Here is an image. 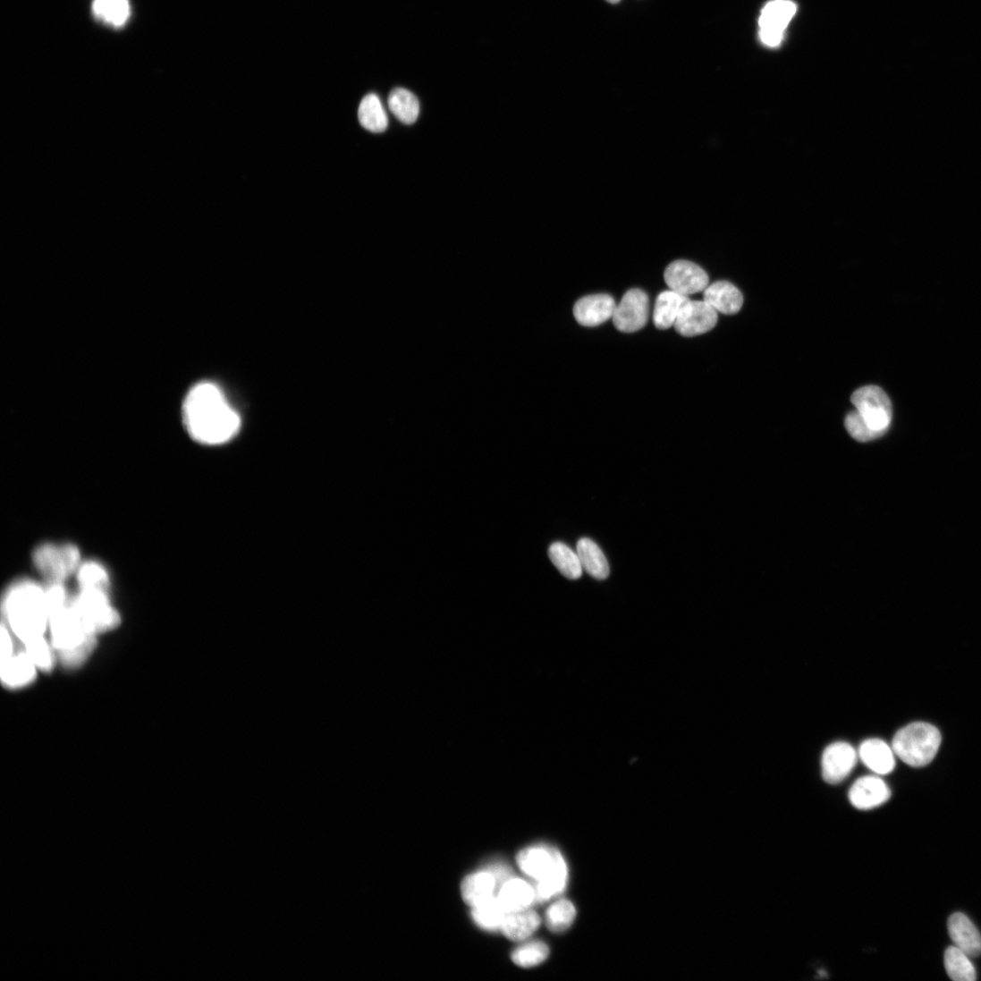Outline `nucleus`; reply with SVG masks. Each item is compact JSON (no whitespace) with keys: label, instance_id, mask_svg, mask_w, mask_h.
<instances>
[{"label":"nucleus","instance_id":"obj_2","mask_svg":"<svg viewBox=\"0 0 981 981\" xmlns=\"http://www.w3.org/2000/svg\"><path fill=\"white\" fill-rule=\"evenodd\" d=\"M45 588L52 646L61 653L66 666H79L95 648L96 636L87 630L75 610L65 584H46Z\"/></svg>","mask_w":981,"mask_h":981},{"label":"nucleus","instance_id":"obj_34","mask_svg":"<svg viewBox=\"0 0 981 981\" xmlns=\"http://www.w3.org/2000/svg\"><path fill=\"white\" fill-rule=\"evenodd\" d=\"M25 646L27 655L38 669L48 672L53 668L55 662L53 651L44 637L29 641Z\"/></svg>","mask_w":981,"mask_h":981},{"label":"nucleus","instance_id":"obj_33","mask_svg":"<svg viewBox=\"0 0 981 981\" xmlns=\"http://www.w3.org/2000/svg\"><path fill=\"white\" fill-rule=\"evenodd\" d=\"M548 946L542 942H530L517 948L512 955V961L519 967L531 968L543 963L549 956Z\"/></svg>","mask_w":981,"mask_h":981},{"label":"nucleus","instance_id":"obj_17","mask_svg":"<svg viewBox=\"0 0 981 981\" xmlns=\"http://www.w3.org/2000/svg\"><path fill=\"white\" fill-rule=\"evenodd\" d=\"M858 757L862 763L879 775L891 774L895 768V753L892 747L880 739L865 740L859 747Z\"/></svg>","mask_w":981,"mask_h":981},{"label":"nucleus","instance_id":"obj_13","mask_svg":"<svg viewBox=\"0 0 981 981\" xmlns=\"http://www.w3.org/2000/svg\"><path fill=\"white\" fill-rule=\"evenodd\" d=\"M858 759L855 748L847 742H835L828 746L822 760L824 779L830 784L844 781L854 769Z\"/></svg>","mask_w":981,"mask_h":981},{"label":"nucleus","instance_id":"obj_4","mask_svg":"<svg viewBox=\"0 0 981 981\" xmlns=\"http://www.w3.org/2000/svg\"><path fill=\"white\" fill-rule=\"evenodd\" d=\"M519 868L535 880L537 901L544 902L560 895L568 881L567 863L559 850L549 846H534L517 855Z\"/></svg>","mask_w":981,"mask_h":981},{"label":"nucleus","instance_id":"obj_27","mask_svg":"<svg viewBox=\"0 0 981 981\" xmlns=\"http://www.w3.org/2000/svg\"><path fill=\"white\" fill-rule=\"evenodd\" d=\"M359 120L361 126L370 132L381 133L386 131L387 114L380 98L376 94H368L361 101Z\"/></svg>","mask_w":981,"mask_h":981},{"label":"nucleus","instance_id":"obj_11","mask_svg":"<svg viewBox=\"0 0 981 981\" xmlns=\"http://www.w3.org/2000/svg\"><path fill=\"white\" fill-rule=\"evenodd\" d=\"M796 11L797 7L791 0H774L768 4L759 21L762 41L769 47L779 46Z\"/></svg>","mask_w":981,"mask_h":981},{"label":"nucleus","instance_id":"obj_32","mask_svg":"<svg viewBox=\"0 0 981 981\" xmlns=\"http://www.w3.org/2000/svg\"><path fill=\"white\" fill-rule=\"evenodd\" d=\"M576 917V909L568 900H559L553 903L545 914V921L548 929L556 934L567 931Z\"/></svg>","mask_w":981,"mask_h":981},{"label":"nucleus","instance_id":"obj_22","mask_svg":"<svg viewBox=\"0 0 981 981\" xmlns=\"http://www.w3.org/2000/svg\"><path fill=\"white\" fill-rule=\"evenodd\" d=\"M37 669L27 653L13 655L2 663L3 682L9 688L24 687L35 680Z\"/></svg>","mask_w":981,"mask_h":981},{"label":"nucleus","instance_id":"obj_5","mask_svg":"<svg viewBox=\"0 0 981 981\" xmlns=\"http://www.w3.org/2000/svg\"><path fill=\"white\" fill-rule=\"evenodd\" d=\"M942 743L940 731L927 723H913L893 738L895 756L911 767H923L935 758Z\"/></svg>","mask_w":981,"mask_h":981},{"label":"nucleus","instance_id":"obj_23","mask_svg":"<svg viewBox=\"0 0 981 981\" xmlns=\"http://www.w3.org/2000/svg\"><path fill=\"white\" fill-rule=\"evenodd\" d=\"M689 301L688 297L672 291L661 293L655 303V326L661 330H666L674 326L681 309Z\"/></svg>","mask_w":981,"mask_h":981},{"label":"nucleus","instance_id":"obj_31","mask_svg":"<svg viewBox=\"0 0 981 981\" xmlns=\"http://www.w3.org/2000/svg\"><path fill=\"white\" fill-rule=\"evenodd\" d=\"M95 16L114 26H123L130 18L128 0H95L92 6Z\"/></svg>","mask_w":981,"mask_h":981},{"label":"nucleus","instance_id":"obj_37","mask_svg":"<svg viewBox=\"0 0 981 981\" xmlns=\"http://www.w3.org/2000/svg\"><path fill=\"white\" fill-rule=\"evenodd\" d=\"M606 2L611 4H618L621 3V0H606Z\"/></svg>","mask_w":981,"mask_h":981},{"label":"nucleus","instance_id":"obj_18","mask_svg":"<svg viewBox=\"0 0 981 981\" xmlns=\"http://www.w3.org/2000/svg\"><path fill=\"white\" fill-rule=\"evenodd\" d=\"M497 899L507 913L530 909L537 902L535 887L521 879H509L500 887Z\"/></svg>","mask_w":981,"mask_h":981},{"label":"nucleus","instance_id":"obj_15","mask_svg":"<svg viewBox=\"0 0 981 981\" xmlns=\"http://www.w3.org/2000/svg\"><path fill=\"white\" fill-rule=\"evenodd\" d=\"M616 306L614 300L609 295L588 296L576 302L573 316L581 326H598L613 318Z\"/></svg>","mask_w":981,"mask_h":981},{"label":"nucleus","instance_id":"obj_1","mask_svg":"<svg viewBox=\"0 0 981 981\" xmlns=\"http://www.w3.org/2000/svg\"><path fill=\"white\" fill-rule=\"evenodd\" d=\"M183 419L190 436L206 445L224 444L236 436L241 420L218 386L204 382L194 386L183 405Z\"/></svg>","mask_w":981,"mask_h":981},{"label":"nucleus","instance_id":"obj_25","mask_svg":"<svg viewBox=\"0 0 981 981\" xmlns=\"http://www.w3.org/2000/svg\"><path fill=\"white\" fill-rule=\"evenodd\" d=\"M388 106L394 117L403 124H414L419 117V100L405 89L398 88L390 93Z\"/></svg>","mask_w":981,"mask_h":981},{"label":"nucleus","instance_id":"obj_8","mask_svg":"<svg viewBox=\"0 0 981 981\" xmlns=\"http://www.w3.org/2000/svg\"><path fill=\"white\" fill-rule=\"evenodd\" d=\"M851 402L865 424L879 437L889 430L893 416L892 403L879 386H864L853 393Z\"/></svg>","mask_w":981,"mask_h":981},{"label":"nucleus","instance_id":"obj_36","mask_svg":"<svg viewBox=\"0 0 981 981\" xmlns=\"http://www.w3.org/2000/svg\"><path fill=\"white\" fill-rule=\"evenodd\" d=\"M13 656V644L11 637V631L6 624H3L2 627V663H4Z\"/></svg>","mask_w":981,"mask_h":981},{"label":"nucleus","instance_id":"obj_28","mask_svg":"<svg viewBox=\"0 0 981 981\" xmlns=\"http://www.w3.org/2000/svg\"><path fill=\"white\" fill-rule=\"evenodd\" d=\"M551 562L559 571L571 580L579 579L583 574V566L579 554L574 553L562 543L553 544L548 551Z\"/></svg>","mask_w":981,"mask_h":981},{"label":"nucleus","instance_id":"obj_3","mask_svg":"<svg viewBox=\"0 0 981 981\" xmlns=\"http://www.w3.org/2000/svg\"><path fill=\"white\" fill-rule=\"evenodd\" d=\"M3 613L9 629L24 644L43 638L49 623L45 586L28 577L16 579L4 595Z\"/></svg>","mask_w":981,"mask_h":981},{"label":"nucleus","instance_id":"obj_16","mask_svg":"<svg viewBox=\"0 0 981 981\" xmlns=\"http://www.w3.org/2000/svg\"><path fill=\"white\" fill-rule=\"evenodd\" d=\"M950 937L955 947L970 958L981 955V935L972 921L963 913H955L948 921Z\"/></svg>","mask_w":981,"mask_h":981},{"label":"nucleus","instance_id":"obj_20","mask_svg":"<svg viewBox=\"0 0 981 981\" xmlns=\"http://www.w3.org/2000/svg\"><path fill=\"white\" fill-rule=\"evenodd\" d=\"M541 925L539 915L528 909L508 913L501 931L506 938L513 942H522L532 936Z\"/></svg>","mask_w":981,"mask_h":981},{"label":"nucleus","instance_id":"obj_35","mask_svg":"<svg viewBox=\"0 0 981 981\" xmlns=\"http://www.w3.org/2000/svg\"><path fill=\"white\" fill-rule=\"evenodd\" d=\"M845 427L850 436L858 442H870L880 438L865 424L857 411L850 412L846 417Z\"/></svg>","mask_w":981,"mask_h":981},{"label":"nucleus","instance_id":"obj_29","mask_svg":"<svg viewBox=\"0 0 981 981\" xmlns=\"http://www.w3.org/2000/svg\"><path fill=\"white\" fill-rule=\"evenodd\" d=\"M507 914L497 897L495 896L472 908L475 922L486 931L501 930Z\"/></svg>","mask_w":981,"mask_h":981},{"label":"nucleus","instance_id":"obj_14","mask_svg":"<svg viewBox=\"0 0 981 981\" xmlns=\"http://www.w3.org/2000/svg\"><path fill=\"white\" fill-rule=\"evenodd\" d=\"M891 794L890 788L883 779L877 776H865L853 783L849 798L857 809L868 811L887 802Z\"/></svg>","mask_w":981,"mask_h":981},{"label":"nucleus","instance_id":"obj_6","mask_svg":"<svg viewBox=\"0 0 981 981\" xmlns=\"http://www.w3.org/2000/svg\"><path fill=\"white\" fill-rule=\"evenodd\" d=\"M31 558L47 584H65L83 562L80 547L73 543H42L33 550Z\"/></svg>","mask_w":981,"mask_h":981},{"label":"nucleus","instance_id":"obj_19","mask_svg":"<svg viewBox=\"0 0 981 981\" xmlns=\"http://www.w3.org/2000/svg\"><path fill=\"white\" fill-rule=\"evenodd\" d=\"M704 298L714 309L724 315L737 314L743 305L740 292L727 281L715 282L707 286Z\"/></svg>","mask_w":981,"mask_h":981},{"label":"nucleus","instance_id":"obj_30","mask_svg":"<svg viewBox=\"0 0 981 981\" xmlns=\"http://www.w3.org/2000/svg\"><path fill=\"white\" fill-rule=\"evenodd\" d=\"M970 957L955 946L949 947L944 954V964L949 977L955 981H973L977 973Z\"/></svg>","mask_w":981,"mask_h":981},{"label":"nucleus","instance_id":"obj_9","mask_svg":"<svg viewBox=\"0 0 981 981\" xmlns=\"http://www.w3.org/2000/svg\"><path fill=\"white\" fill-rule=\"evenodd\" d=\"M664 280L670 291L686 297L705 292L709 283L707 273L698 265L686 260L670 264L665 269Z\"/></svg>","mask_w":981,"mask_h":981},{"label":"nucleus","instance_id":"obj_24","mask_svg":"<svg viewBox=\"0 0 981 981\" xmlns=\"http://www.w3.org/2000/svg\"><path fill=\"white\" fill-rule=\"evenodd\" d=\"M577 554L583 569L595 579L605 580L610 573L609 563L600 547L589 538H582L577 543Z\"/></svg>","mask_w":981,"mask_h":981},{"label":"nucleus","instance_id":"obj_26","mask_svg":"<svg viewBox=\"0 0 981 981\" xmlns=\"http://www.w3.org/2000/svg\"><path fill=\"white\" fill-rule=\"evenodd\" d=\"M79 589L109 592L111 577L108 569L99 561H83L77 571Z\"/></svg>","mask_w":981,"mask_h":981},{"label":"nucleus","instance_id":"obj_10","mask_svg":"<svg viewBox=\"0 0 981 981\" xmlns=\"http://www.w3.org/2000/svg\"><path fill=\"white\" fill-rule=\"evenodd\" d=\"M649 317V299L640 290H630L616 306L613 322L622 333L638 332L647 325Z\"/></svg>","mask_w":981,"mask_h":981},{"label":"nucleus","instance_id":"obj_7","mask_svg":"<svg viewBox=\"0 0 981 981\" xmlns=\"http://www.w3.org/2000/svg\"><path fill=\"white\" fill-rule=\"evenodd\" d=\"M72 605L87 630L96 637L121 624V614L113 606L107 591L79 589Z\"/></svg>","mask_w":981,"mask_h":981},{"label":"nucleus","instance_id":"obj_21","mask_svg":"<svg viewBox=\"0 0 981 981\" xmlns=\"http://www.w3.org/2000/svg\"><path fill=\"white\" fill-rule=\"evenodd\" d=\"M497 886V880L490 871L480 872L464 880L461 892L465 902L473 908L494 897Z\"/></svg>","mask_w":981,"mask_h":981},{"label":"nucleus","instance_id":"obj_12","mask_svg":"<svg viewBox=\"0 0 981 981\" xmlns=\"http://www.w3.org/2000/svg\"><path fill=\"white\" fill-rule=\"evenodd\" d=\"M718 312L704 301H689L681 309L675 324V330L687 337L706 334L714 329L718 321Z\"/></svg>","mask_w":981,"mask_h":981}]
</instances>
